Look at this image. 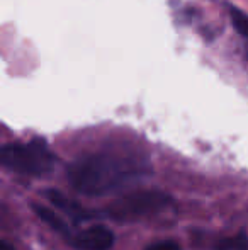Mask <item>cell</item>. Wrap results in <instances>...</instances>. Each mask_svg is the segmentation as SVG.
Wrapping results in <instances>:
<instances>
[{"mask_svg": "<svg viewBox=\"0 0 248 250\" xmlns=\"http://www.w3.org/2000/svg\"><path fill=\"white\" fill-rule=\"evenodd\" d=\"M150 165L138 158L116 153H92L75 160L66 170L68 182L85 196H106L129 188L145 177Z\"/></svg>", "mask_w": 248, "mask_h": 250, "instance_id": "1", "label": "cell"}, {"mask_svg": "<svg viewBox=\"0 0 248 250\" xmlns=\"http://www.w3.org/2000/svg\"><path fill=\"white\" fill-rule=\"evenodd\" d=\"M57 157L41 138L26 143H7L0 146V165L20 175L41 177L55 168Z\"/></svg>", "mask_w": 248, "mask_h": 250, "instance_id": "2", "label": "cell"}, {"mask_svg": "<svg viewBox=\"0 0 248 250\" xmlns=\"http://www.w3.org/2000/svg\"><path fill=\"white\" fill-rule=\"evenodd\" d=\"M170 201L172 198L158 189H143V191L128 192L107 204L104 209V216L111 218L117 223H128V221H136L160 213L169 206Z\"/></svg>", "mask_w": 248, "mask_h": 250, "instance_id": "3", "label": "cell"}, {"mask_svg": "<svg viewBox=\"0 0 248 250\" xmlns=\"http://www.w3.org/2000/svg\"><path fill=\"white\" fill-rule=\"evenodd\" d=\"M66 240L76 250H109L114 245V233L104 225H92L73 231Z\"/></svg>", "mask_w": 248, "mask_h": 250, "instance_id": "4", "label": "cell"}, {"mask_svg": "<svg viewBox=\"0 0 248 250\" xmlns=\"http://www.w3.org/2000/svg\"><path fill=\"white\" fill-rule=\"evenodd\" d=\"M44 196H46V199L50 201L58 211H61L73 225H80V223H83V221H89L95 216V214L90 213L89 209H85L80 203H76L75 199L63 194L61 191L48 189V191H44Z\"/></svg>", "mask_w": 248, "mask_h": 250, "instance_id": "5", "label": "cell"}, {"mask_svg": "<svg viewBox=\"0 0 248 250\" xmlns=\"http://www.w3.org/2000/svg\"><path fill=\"white\" fill-rule=\"evenodd\" d=\"M31 206H33L34 213H36L38 216L41 218V221H44L48 227L53 228V230L57 231V233H60L61 237L68 238L70 235L73 233V231H72V225H70L68 221L63 220V218L55 209L43 206V204H39V203H31Z\"/></svg>", "mask_w": 248, "mask_h": 250, "instance_id": "6", "label": "cell"}, {"mask_svg": "<svg viewBox=\"0 0 248 250\" xmlns=\"http://www.w3.org/2000/svg\"><path fill=\"white\" fill-rule=\"evenodd\" d=\"M248 249V237L245 233L233 235V237L221 238L214 245V250H247Z\"/></svg>", "mask_w": 248, "mask_h": 250, "instance_id": "7", "label": "cell"}, {"mask_svg": "<svg viewBox=\"0 0 248 250\" xmlns=\"http://www.w3.org/2000/svg\"><path fill=\"white\" fill-rule=\"evenodd\" d=\"M229 19H231V24L236 29V33L248 40V14L242 12L236 7H229Z\"/></svg>", "mask_w": 248, "mask_h": 250, "instance_id": "8", "label": "cell"}, {"mask_svg": "<svg viewBox=\"0 0 248 250\" xmlns=\"http://www.w3.org/2000/svg\"><path fill=\"white\" fill-rule=\"evenodd\" d=\"M145 250H182V249L173 240H162V242H156V244L148 245Z\"/></svg>", "mask_w": 248, "mask_h": 250, "instance_id": "9", "label": "cell"}, {"mask_svg": "<svg viewBox=\"0 0 248 250\" xmlns=\"http://www.w3.org/2000/svg\"><path fill=\"white\" fill-rule=\"evenodd\" d=\"M0 250H14V247L9 244V242H5V240L0 238Z\"/></svg>", "mask_w": 248, "mask_h": 250, "instance_id": "10", "label": "cell"}, {"mask_svg": "<svg viewBox=\"0 0 248 250\" xmlns=\"http://www.w3.org/2000/svg\"><path fill=\"white\" fill-rule=\"evenodd\" d=\"M245 56H247V60H248V44H247V48H245Z\"/></svg>", "mask_w": 248, "mask_h": 250, "instance_id": "11", "label": "cell"}]
</instances>
